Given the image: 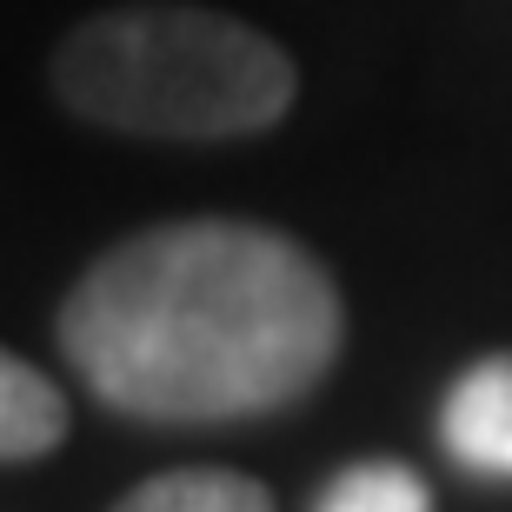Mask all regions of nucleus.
Here are the masks:
<instances>
[{
	"label": "nucleus",
	"instance_id": "nucleus-1",
	"mask_svg": "<svg viewBox=\"0 0 512 512\" xmlns=\"http://www.w3.org/2000/svg\"><path fill=\"white\" fill-rule=\"evenodd\" d=\"M340 286L300 240L173 220L100 253L60 306V346L114 413L153 426L260 419L333 373Z\"/></svg>",
	"mask_w": 512,
	"mask_h": 512
},
{
	"label": "nucleus",
	"instance_id": "nucleus-2",
	"mask_svg": "<svg viewBox=\"0 0 512 512\" xmlns=\"http://www.w3.org/2000/svg\"><path fill=\"white\" fill-rule=\"evenodd\" d=\"M54 94L80 120L147 140H240L293 107L286 47L207 7H120L60 40Z\"/></svg>",
	"mask_w": 512,
	"mask_h": 512
},
{
	"label": "nucleus",
	"instance_id": "nucleus-3",
	"mask_svg": "<svg viewBox=\"0 0 512 512\" xmlns=\"http://www.w3.org/2000/svg\"><path fill=\"white\" fill-rule=\"evenodd\" d=\"M446 453L479 479H512V353L479 360L439 406Z\"/></svg>",
	"mask_w": 512,
	"mask_h": 512
},
{
	"label": "nucleus",
	"instance_id": "nucleus-4",
	"mask_svg": "<svg viewBox=\"0 0 512 512\" xmlns=\"http://www.w3.org/2000/svg\"><path fill=\"white\" fill-rule=\"evenodd\" d=\"M67 439V399L47 373H34L27 360H0V453L7 466L54 453Z\"/></svg>",
	"mask_w": 512,
	"mask_h": 512
},
{
	"label": "nucleus",
	"instance_id": "nucleus-5",
	"mask_svg": "<svg viewBox=\"0 0 512 512\" xmlns=\"http://www.w3.org/2000/svg\"><path fill=\"white\" fill-rule=\"evenodd\" d=\"M114 512H273V493L227 466H187V473H160L133 486Z\"/></svg>",
	"mask_w": 512,
	"mask_h": 512
},
{
	"label": "nucleus",
	"instance_id": "nucleus-6",
	"mask_svg": "<svg viewBox=\"0 0 512 512\" xmlns=\"http://www.w3.org/2000/svg\"><path fill=\"white\" fill-rule=\"evenodd\" d=\"M313 512H433V493H426V479H419L413 466L366 459V466H346L320 493Z\"/></svg>",
	"mask_w": 512,
	"mask_h": 512
}]
</instances>
